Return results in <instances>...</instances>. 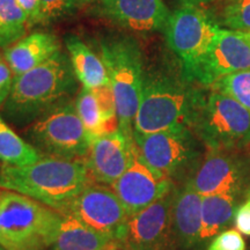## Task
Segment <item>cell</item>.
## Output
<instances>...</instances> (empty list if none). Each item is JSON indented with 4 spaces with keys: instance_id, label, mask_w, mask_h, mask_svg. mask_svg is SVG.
Returning <instances> with one entry per match:
<instances>
[{
    "instance_id": "obj_17",
    "label": "cell",
    "mask_w": 250,
    "mask_h": 250,
    "mask_svg": "<svg viewBox=\"0 0 250 250\" xmlns=\"http://www.w3.org/2000/svg\"><path fill=\"white\" fill-rule=\"evenodd\" d=\"M203 196L188 182L175 188L171 220L175 241L182 248L201 243Z\"/></svg>"
},
{
    "instance_id": "obj_13",
    "label": "cell",
    "mask_w": 250,
    "mask_h": 250,
    "mask_svg": "<svg viewBox=\"0 0 250 250\" xmlns=\"http://www.w3.org/2000/svg\"><path fill=\"white\" fill-rule=\"evenodd\" d=\"M250 68V42L242 31L219 28L208 55L193 73L192 79L203 87H211L219 79Z\"/></svg>"
},
{
    "instance_id": "obj_12",
    "label": "cell",
    "mask_w": 250,
    "mask_h": 250,
    "mask_svg": "<svg viewBox=\"0 0 250 250\" xmlns=\"http://www.w3.org/2000/svg\"><path fill=\"white\" fill-rule=\"evenodd\" d=\"M175 188L144 210L130 215L122 230L124 247L148 250H171L176 243L171 220Z\"/></svg>"
},
{
    "instance_id": "obj_2",
    "label": "cell",
    "mask_w": 250,
    "mask_h": 250,
    "mask_svg": "<svg viewBox=\"0 0 250 250\" xmlns=\"http://www.w3.org/2000/svg\"><path fill=\"white\" fill-rule=\"evenodd\" d=\"M93 183L83 159L43 155L24 167H0V189L22 193L58 212Z\"/></svg>"
},
{
    "instance_id": "obj_4",
    "label": "cell",
    "mask_w": 250,
    "mask_h": 250,
    "mask_svg": "<svg viewBox=\"0 0 250 250\" xmlns=\"http://www.w3.org/2000/svg\"><path fill=\"white\" fill-rule=\"evenodd\" d=\"M62 214L12 190L0 189V246L5 250H48Z\"/></svg>"
},
{
    "instance_id": "obj_20",
    "label": "cell",
    "mask_w": 250,
    "mask_h": 250,
    "mask_svg": "<svg viewBox=\"0 0 250 250\" xmlns=\"http://www.w3.org/2000/svg\"><path fill=\"white\" fill-rule=\"evenodd\" d=\"M65 46L74 74L83 87L94 89L109 83L107 70L101 57H99L79 37L68 34L65 37Z\"/></svg>"
},
{
    "instance_id": "obj_1",
    "label": "cell",
    "mask_w": 250,
    "mask_h": 250,
    "mask_svg": "<svg viewBox=\"0 0 250 250\" xmlns=\"http://www.w3.org/2000/svg\"><path fill=\"white\" fill-rule=\"evenodd\" d=\"M205 87L187 76L179 59L145 68L133 133L148 134L191 125Z\"/></svg>"
},
{
    "instance_id": "obj_35",
    "label": "cell",
    "mask_w": 250,
    "mask_h": 250,
    "mask_svg": "<svg viewBox=\"0 0 250 250\" xmlns=\"http://www.w3.org/2000/svg\"><path fill=\"white\" fill-rule=\"evenodd\" d=\"M242 33H243V31H242ZM243 34H245V36L247 37V39H248V41L250 42V31H245Z\"/></svg>"
},
{
    "instance_id": "obj_8",
    "label": "cell",
    "mask_w": 250,
    "mask_h": 250,
    "mask_svg": "<svg viewBox=\"0 0 250 250\" xmlns=\"http://www.w3.org/2000/svg\"><path fill=\"white\" fill-rule=\"evenodd\" d=\"M27 137L41 154L83 160L92 142L76 104L70 100L58 103L36 118L28 126Z\"/></svg>"
},
{
    "instance_id": "obj_37",
    "label": "cell",
    "mask_w": 250,
    "mask_h": 250,
    "mask_svg": "<svg viewBox=\"0 0 250 250\" xmlns=\"http://www.w3.org/2000/svg\"><path fill=\"white\" fill-rule=\"evenodd\" d=\"M0 167H1V166H0Z\"/></svg>"
},
{
    "instance_id": "obj_25",
    "label": "cell",
    "mask_w": 250,
    "mask_h": 250,
    "mask_svg": "<svg viewBox=\"0 0 250 250\" xmlns=\"http://www.w3.org/2000/svg\"><path fill=\"white\" fill-rule=\"evenodd\" d=\"M211 18L219 27L250 31V0H214Z\"/></svg>"
},
{
    "instance_id": "obj_36",
    "label": "cell",
    "mask_w": 250,
    "mask_h": 250,
    "mask_svg": "<svg viewBox=\"0 0 250 250\" xmlns=\"http://www.w3.org/2000/svg\"><path fill=\"white\" fill-rule=\"evenodd\" d=\"M0 250H5V249H4V248H2V247H1V246H0Z\"/></svg>"
},
{
    "instance_id": "obj_32",
    "label": "cell",
    "mask_w": 250,
    "mask_h": 250,
    "mask_svg": "<svg viewBox=\"0 0 250 250\" xmlns=\"http://www.w3.org/2000/svg\"><path fill=\"white\" fill-rule=\"evenodd\" d=\"M183 6H195V7H201V6L210 5L214 0H180Z\"/></svg>"
},
{
    "instance_id": "obj_33",
    "label": "cell",
    "mask_w": 250,
    "mask_h": 250,
    "mask_svg": "<svg viewBox=\"0 0 250 250\" xmlns=\"http://www.w3.org/2000/svg\"><path fill=\"white\" fill-rule=\"evenodd\" d=\"M98 1V0H77L78 5H85V4H89V2H94Z\"/></svg>"
},
{
    "instance_id": "obj_28",
    "label": "cell",
    "mask_w": 250,
    "mask_h": 250,
    "mask_svg": "<svg viewBox=\"0 0 250 250\" xmlns=\"http://www.w3.org/2000/svg\"><path fill=\"white\" fill-rule=\"evenodd\" d=\"M206 250H246V242L237 229H225L212 239Z\"/></svg>"
},
{
    "instance_id": "obj_23",
    "label": "cell",
    "mask_w": 250,
    "mask_h": 250,
    "mask_svg": "<svg viewBox=\"0 0 250 250\" xmlns=\"http://www.w3.org/2000/svg\"><path fill=\"white\" fill-rule=\"evenodd\" d=\"M74 104H76L78 115H79L90 138L93 139L96 137L112 133L109 129L107 121H105L101 104H100L93 89L83 87L78 94Z\"/></svg>"
},
{
    "instance_id": "obj_15",
    "label": "cell",
    "mask_w": 250,
    "mask_h": 250,
    "mask_svg": "<svg viewBox=\"0 0 250 250\" xmlns=\"http://www.w3.org/2000/svg\"><path fill=\"white\" fill-rule=\"evenodd\" d=\"M134 156V139L118 130L93 138L85 161L93 182L110 187L129 169Z\"/></svg>"
},
{
    "instance_id": "obj_7",
    "label": "cell",
    "mask_w": 250,
    "mask_h": 250,
    "mask_svg": "<svg viewBox=\"0 0 250 250\" xmlns=\"http://www.w3.org/2000/svg\"><path fill=\"white\" fill-rule=\"evenodd\" d=\"M133 139L139 158L173 182H186L205 154V146L189 126L148 134L133 133Z\"/></svg>"
},
{
    "instance_id": "obj_26",
    "label": "cell",
    "mask_w": 250,
    "mask_h": 250,
    "mask_svg": "<svg viewBox=\"0 0 250 250\" xmlns=\"http://www.w3.org/2000/svg\"><path fill=\"white\" fill-rule=\"evenodd\" d=\"M210 88L230 96L250 112V68L228 74L214 83Z\"/></svg>"
},
{
    "instance_id": "obj_27",
    "label": "cell",
    "mask_w": 250,
    "mask_h": 250,
    "mask_svg": "<svg viewBox=\"0 0 250 250\" xmlns=\"http://www.w3.org/2000/svg\"><path fill=\"white\" fill-rule=\"evenodd\" d=\"M78 6L77 0H40L41 23H50L70 15Z\"/></svg>"
},
{
    "instance_id": "obj_6",
    "label": "cell",
    "mask_w": 250,
    "mask_h": 250,
    "mask_svg": "<svg viewBox=\"0 0 250 250\" xmlns=\"http://www.w3.org/2000/svg\"><path fill=\"white\" fill-rule=\"evenodd\" d=\"M190 129L206 149L250 146V112L230 96L210 87H205Z\"/></svg>"
},
{
    "instance_id": "obj_10",
    "label": "cell",
    "mask_w": 250,
    "mask_h": 250,
    "mask_svg": "<svg viewBox=\"0 0 250 250\" xmlns=\"http://www.w3.org/2000/svg\"><path fill=\"white\" fill-rule=\"evenodd\" d=\"M219 28L208 12L195 6H182L168 19L165 27L168 45L191 79L208 55Z\"/></svg>"
},
{
    "instance_id": "obj_19",
    "label": "cell",
    "mask_w": 250,
    "mask_h": 250,
    "mask_svg": "<svg viewBox=\"0 0 250 250\" xmlns=\"http://www.w3.org/2000/svg\"><path fill=\"white\" fill-rule=\"evenodd\" d=\"M123 243L83 224L71 214H62L57 236L50 250H121Z\"/></svg>"
},
{
    "instance_id": "obj_9",
    "label": "cell",
    "mask_w": 250,
    "mask_h": 250,
    "mask_svg": "<svg viewBox=\"0 0 250 250\" xmlns=\"http://www.w3.org/2000/svg\"><path fill=\"white\" fill-rule=\"evenodd\" d=\"M188 182L199 195H250V153L246 149H206ZM184 183V182H183Z\"/></svg>"
},
{
    "instance_id": "obj_16",
    "label": "cell",
    "mask_w": 250,
    "mask_h": 250,
    "mask_svg": "<svg viewBox=\"0 0 250 250\" xmlns=\"http://www.w3.org/2000/svg\"><path fill=\"white\" fill-rule=\"evenodd\" d=\"M100 11L112 23L132 33L165 29L170 17L164 0H100Z\"/></svg>"
},
{
    "instance_id": "obj_34",
    "label": "cell",
    "mask_w": 250,
    "mask_h": 250,
    "mask_svg": "<svg viewBox=\"0 0 250 250\" xmlns=\"http://www.w3.org/2000/svg\"><path fill=\"white\" fill-rule=\"evenodd\" d=\"M121 250H148V249H143V248H132V247H123Z\"/></svg>"
},
{
    "instance_id": "obj_5",
    "label": "cell",
    "mask_w": 250,
    "mask_h": 250,
    "mask_svg": "<svg viewBox=\"0 0 250 250\" xmlns=\"http://www.w3.org/2000/svg\"><path fill=\"white\" fill-rule=\"evenodd\" d=\"M100 49L115 96L120 131L133 139V123L142 101L145 73L142 50L129 36L105 37L100 42Z\"/></svg>"
},
{
    "instance_id": "obj_3",
    "label": "cell",
    "mask_w": 250,
    "mask_h": 250,
    "mask_svg": "<svg viewBox=\"0 0 250 250\" xmlns=\"http://www.w3.org/2000/svg\"><path fill=\"white\" fill-rule=\"evenodd\" d=\"M77 80L70 57L58 52L40 66L14 77L1 108L5 118L19 126L30 125L56 104L70 100L77 89Z\"/></svg>"
},
{
    "instance_id": "obj_18",
    "label": "cell",
    "mask_w": 250,
    "mask_h": 250,
    "mask_svg": "<svg viewBox=\"0 0 250 250\" xmlns=\"http://www.w3.org/2000/svg\"><path fill=\"white\" fill-rule=\"evenodd\" d=\"M61 52L57 37L48 31H33L4 50L14 77L21 76Z\"/></svg>"
},
{
    "instance_id": "obj_21",
    "label": "cell",
    "mask_w": 250,
    "mask_h": 250,
    "mask_svg": "<svg viewBox=\"0 0 250 250\" xmlns=\"http://www.w3.org/2000/svg\"><path fill=\"white\" fill-rule=\"evenodd\" d=\"M245 199L229 193H217L203 197L201 243L213 239L234 220L240 203Z\"/></svg>"
},
{
    "instance_id": "obj_31",
    "label": "cell",
    "mask_w": 250,
    "mask_h": 250,
    "mask_svg": "<svg viewBox=\"0 0 250 250\" xmlns=\"http://www.w3.org/2000/svg\"><path fill=\"white\" fill-rule=\"evenodd\" d=\"M17 2L27 14L29 27L41 23L40 0H17Z\"/></svg>"
},
{
    "instance_id": "obj_30",
    "label": "cell",
    "mask_w": 250,
    "mask_h": 250,
    "mask_svg": "<svg viewBox=\"0 0 250 250\" xmlns=\"http://www.w3.org/2000/svg\"><path fill=\"white\" fill-rule=\"evenodd\" d=\"M234 224L240 233L250 236V195L237 208Z\"/></svg>"
},
{
    "instance_id": "obj_29",
    "label": "cell",
    "mask_w": 250,
    "mask_h": 250,
    "mask_svg": "<svg viewBox=\"0 0 250 250\" xmlns=\"http://www.w3.org/2000/svg\"><path fill=\"white\" fill-rule=\"evenodd\" d=\"M14 74L12 68L9 67L5 55L0 52V109L4 107L6 100L8 99L13 86Z\"/></svg>"
},
{
    "instance_id": "obj_14",
    "label": "cell",
    "mask_w": 250,
    "mask_h": 250,
    "mask_svg": "<svg viewBox=\"0 0 250 250\" xmlns=\"http://www.w3.org/2000/svg\"><path fill=\"white\" fill-rule=\"evenodd\" d=\"M110 187L129 215L144 210L175 188L173 181L149 168L137 151L129 169Z\"/></svg>"
},
{
    "instance_id": "obj_24",
    "label": "cell",
    "mask_w": 250,
    "mask_h": 250,
    "mask_svg": "<svg viewBox=\"0 0 250 250\" xmlns=\"http://www.w3.org/2000/svg\"><path fill=\"white\" fill-rule=\"evenodd\" d=\"M29 28L27 14L17 0H0V48L22 39Z\"/></svg>"
},
{
    "instance_id": "obj_22",
    "label": "cell",
    "mask_w": 250,
    "mask_h": 250,
    "mask_svg": "<svg viewBox=\"0 0 250 250\" xmlns=\"http://www.w3.org/2000/svg\"><path fill=\"white\" fill-rule=\"evenodd\" d=\"M41 156L39 149L21 138L0 115V166L24 167L36 162Z\"/></svg>"
},
{
    "instance_id": "obj_11",
    "label": "cell",
    "mask_w": 250,
    "mask_h": 250,
    "mask_svg": "<svg viewBox=\"0 0 250 250\" xmlns=\"http://www.w3.org/2000/svg\"><path fill=\"white\" fill-rule=\"evenodd\" d=\"M62 214H71L89 227L120 240L130 215L111 187L90 183L65 208Z\"/></svg>"
}]
</instances>
